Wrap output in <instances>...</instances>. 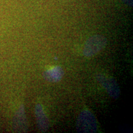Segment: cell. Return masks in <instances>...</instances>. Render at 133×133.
<instances>
[{
  "instance_id": "cell-1",
  "label": "cell",
  "mask_w": 133,
  "mask_h": 133,
  "mask_svg": "<svg viewBox=\"0 0 133 133\" xmlns=\"http://www.w3.org/2000/svg\"><path fill=\"white\" fill-rule=\"evenodd\" d=\"M76 130L79 133H94L97 130V124L94 115L88 110L81 112L76 121Z\"/></svg>"
},
{
  "instance_id": "cell-2",
  "label": "cell",
  "mask_w": 133,
  "mask_h": 133,
  "mask_svg": "<svg viewBox=\"0 0 133 133\" xmlns=\"http://www.w3.org/2000/svg\"><path fill=\"white\" fill-rule=\"evenodd\" d=\"M107 44V39L102 35L91 36L86 41L83 48V54L87 57H92L104 49Z\"/></svg>"
},
{
  "instance_id": "cell-3",
  "label": "cell",
  "mask_w": 133,
  "mask_h": 133,
  "mask_svg": "<svg viewBox=\"0 0 133 133\" xmlns=\"http://www.w3.org/2000/svg\"><path fill=\"white\" fill-rule=\"evenodd\" d=\"M97 80L101 83L110 97L115 99H118L120 95V90L118 84L113 78L107 77L104 75L99 74L97 75Z\"/></svg>"
},
{
  "instance_id": "cell-4",
  "label": "cell",
  "mask_w": 133,
  "mask_h": 133,
  "mask_svg": "<svg viewBox=\"0 0 133 133\" xmlns=\"http://www.w3.org/2000/svg\"><path fill=\"white\" fill-rule=\"evenodd\" d=\"M13 126L14 130L18 132H25L28 131V123L25 114L24 106L21 105L17 111L14 117Z\"/></svg>"
},
{
  "instance_id": "cell-5",
  "label": "cell",
  "mask_w": 133,
  "mask_h": 133,
  "mask_svg": "<svg viewBox=\"0 0 133 133\" xmlns=\"http://www.w3.org/2000/svg\"><path fill=\"white\" fill-rule=\"evenodd\" d=\"M35 110L38 129L41 132H46L49 129V119L44 112L43 106L39 104H36Z\"/></svg>"
},
{
  "instance_id": "cell-6",
  "label": "cell",
  "mask_w": 133,
  "mask_h": 133,
  "mask_svg": "<svg viewBox=\"0 0 133 133\" xmlns=\"http://www.w3.org/2000/svg\"><path fill=\"white\" fill-rule=\"evenodd\" d=\"M64 71L61 66H55L44 71L43 75L46 81L49 82H57L62 78Z\"/></svg>"
}]
</instances>
